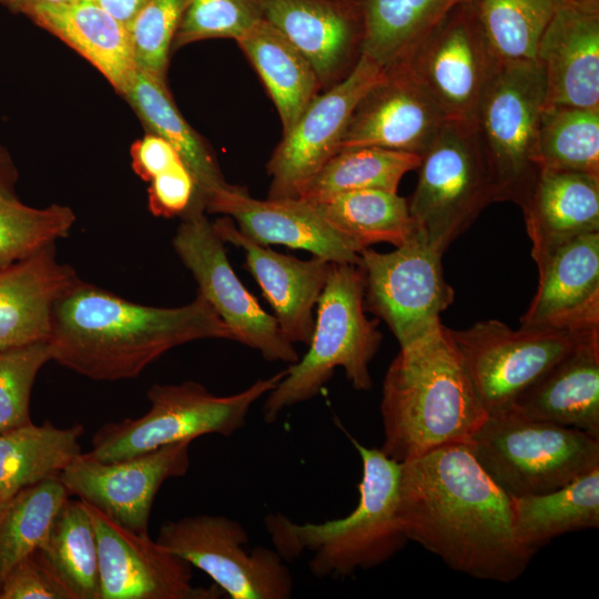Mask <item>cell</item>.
I'll list each match as a JSON object with an SVG mask.
<instances>
[{
    "label": "cell",
    "instance_id": "obj_1",
    "mask_svg": "<svg viewBox=\"0 0 599 599\" xmlns=\"http://www.w3.org/2000/svg\"><path fill=\"white\" fill-rule=\"evenodd\" d=\"M399 515L408 540L477 579L510 582L534 556L516 538L511 497L468 444L400 463Z\"/></svg>",
    "mask_w": 599,
    "mask_h": 599
},
{
    "label": "cell",
    "instance_id": "obj_2",
    "mask_svg": "<svg viewBox=\"0 0 599 599\" xmlns=\"http://www.w3.org/2000/svg\"><path fill=\"white\" fill-rule=\"evenodd\" d=\"M231 339L199 293L179 307L126 301L79 280L54 304L47 339L51 361L93 380L138 377L167 351L197 339Z\"/></svg>",
    "mask_w": 599,
    "mask_h": 599
},
{
    "label": "cell",
    "instance_id": "obj_3",
    "mask_svg": "<svg viewBox=\"0 0 599 599\" xmlns=\"http://www.w3.org/2000/svg\"><path fill=\"white\" fill-rule=\"evenodd\" d=\"M380 415V449L398 463L469 444L488 414L446 326L399 349L384 378Z\"/></svg>",
    "mask_w": 599,
    "mask_h": 599
},
{
    "label": "cell",
    "instance_id": "obj_4",
    "mask_svg": "<svg viewBox=\"0 0 599 599\" xmlns=\"http://www.w3.org/2000/svg\"><path fill=\"white\" fill-rule=\"evenodd\" d=\"M346 435L362 460L354 510L324 522L298 524L281 514L265 518L274 549L284 559L309 552L308 567L317 578H345L379 566L408 540L399 515L400 463Z\"/></svg>",
    "mask_w": 599,
    "mask_h": 599
},
{
    "label": "cell",
    "instance_id": "obj_5",
    "mask_svg": "<svg viewBox=\"0 0 599 599\" xmlns=\"http://www.w3.org/2000/svg\"><path fill=\"white\" fill-rule=\"evenodd\" d=\"M316 307L308 351L286 368L266 395L263 405L266 423L275 422L286 408L317 396L337 367L344 369L356 390L372 388L369 363L383 336L378 321L365 315L364 277L358 265L329 263Z\"/></svg>",
    "mask_w": 599,
    "mask_h": 599
},
{
    "label": "cell",
    "instance_id": "obj_6",
    "mask_svg": "<svg viewBox=\"0 0 599 599\" xmlns=\"http://www.w3.org/2000/svg\"><path fill=\"white\" fill-rule=\"evenodd\" d=\"M286 369L227 396H216L202 384H154L146 397L150 409L138 418L101 426L88 454L105 463L129 459L160 447L192 441L204 435L232 436L246 424L251 407L267 395Z\"/></svg>",
    "mask_w": 599,
    "mask_h": 599
},
{
    "label": "cell",
    "instance_id": "obj_7",
    "mask_svg": "<svg viewBox=\"0 0 599 599\" xmlns=\"http://www.w3.org/2000/svg\"><path fill=\"white\" fill-rule=\"evenodd\" d=\"M468 446L509 497L544 494L599 467V438L514 408L488 414Z\"/></svg>",
    "mask_w": 599,
    "mask_h": 599
},
{
    "label": "cell",
    "instance_id": "obj_8",
    "mask_svg": "<svg viewBox=\"0 0 599 599\" xmlns=\"http://www.w3.org/2000/svg\"><path fill=\"white\" fill-rule=\"evenodd\" d=\"M420 158L408 209L416 232L444 254L497 202L496 189L471 125L447 121Z\"/></svg>",
    "mask_w": 599,
    "mask_h": 599
},
{
    "label": "cell",
    "instance_id": "obj_9",
    "mask_svg": "<svg viewBox=\"0 0 599 599\" xmlns=\"http://www.w3.org/2000/svg\"><path fill=\"white\" fill-rule=\"evenodd\" d=\"M545 103V77L536 61L501 63L473 128L490 172L497 202L526 205L539 170L534 149Z\"/></svg>",
    "mask_w": 599,
    "mask_h": 599
},
{
    "label": "cell",
    "instance_id": "obj_10",
    "mask_svg": "<svg viewBox=\"0 0 599 599\" xmlns=\"http://www.w3.org/2000/svg\"><path fill=\"white\" fill-rule=\"evenodd\" d=\"M443 253L416 232L392 252H359L364 307L382 319L405 348L436 332L440 314L454 302L443 272Z\"/></svg>",
    "mask_w": 599,
    "mask_h": 599
},
{
    "label": "cell",
    "instance_id": "obj_11",
    "mask_svg": "<svg viewBox=\"0 0 599 599\" xmlns=\"http://www.w3.org/2000/svg\"><path fill=\"white\" fill-rule=\"evenodd\" d=\"M449 335L487 414L511 409L516 398L555 363L599 329H512L497 319Z\"/></svg>",
    "mask_w": 599,
    "mask_h": 599
},
{
    "label": "cell",
    "instance_id": "obj_12",
    "mask_svg": "<svg viewBox=\"0 0 599 599\" xmlns=\"http://www.w3.org/2000/svg\"><path fill=\"white\" fill-rule=\"evenodd\" d=\"M156 541L206 573L231 599L293 595L294 580L284 558L267 547L247 549V531L232 518L196 515L165 521Z\"/></svg>",
    "mask_w": 599,
    "mask_h": 599
},
{
    "label": "cell",
    "instance_id": "obj_13",
    "mask_svg": "<svg viewBox=\"0 0 599 599\" xmlns=\"http://www.w3.org/2000/svg\"><path fill=\"white\" fill-rule=\"evenodd\" d=\"M172 244L191 272L202 295L229 327L232 341L253 349L270 362L293 364L300 356L285 338L273 315L260 305L235 274L205 211L190 210L181 215Z\"/></svg>",
    "mask_w": 599,
    "mask_h": 599
},
{
    "label": "cell",
    "instance_id": "obj_14",
    "mask_svg": "<svg viewBox=\"0 0 599 599\" xmlns=\"http://www.w3.org/2000/svg\"><path fill=\"white\" fill-rule=\"evenodd\" d=\"M501 63L469 1L453 8L404 62L448 121L471 126Z\"/></svg>",
    "mask_w": 599,
    "mask_h": 599
},
{
    "label": "cell",
    "instance_id": "obj_15",
    "mask_svg": "<svg viewBox=\"0 0 599 599\" xmlns=\"http://www.w3.org/2000/svg\"><path fill=\"white\" fill-rule=\"evenodd\" d=\"M385 75L363 54L343 81L322 91L273 151L266 171L267 197L297 199L323 165L338 152L349 116L362 97Z\"/></svg>",
    "mask_w": 599,
    "mask_h": 599
},
{
    "label": "cell",
    "instance_id": "obj_16",
    "mask_svg": "<svg viewBox=\"0 0 599 599\" xmlns=\"http://www.w3.org/2000/svg\"><path fill=\"white\" fill-rule=\"evenodd\" d=\"M191 441L160 447L119 461H100L80 453L60 474L68 493L122 527L149 535L151 509L161 486L184 476Z\"/></svg>",
    "mask_w": 599,
    "mask_h": 599
},
{
    "label": "cell",
    "instance_id": "obj_17",
    "mask_svg": "<svg viewBox=\"0 0 599 599\" xmlns=\"http://www.w3.org/2000/svg\"><path fill=\"white\" fill-rule=\"evenodd\" d=\"M83 501V500H82ZM99 555L100 599H217L222 590L193 585L192 566L149 535L133 532L83 501Z\"/></svg>",
    "mask_w": 599,
    "mask_h": 599
},
{
    "label": "cell",
    "instance_id": "obj_18",
    "mask_svg": "<svg viewBox=\"0 0 599 599\" xmlns=\"http://www.w3.org/2000/svg\"><path fill=\"white\" fill-rule=\"evenodd\" d=\"M447 121L409 68L396 64L356 104L338 152L374 146L422 156Z\"/></svg>",
    "mask_w": 599,
    "mask_h": 599
},
{
    "label": "cell",
    "instance_id": "obj_19",
    "mask_svg": "<svg viewBox=\"0 0 599 599\" xmlns=\"http://www.w3.org/2000/svg\"><path fill=\"white\" fill-rule=\"evenodd\" d=\"M264 20L313 67L322 91L346 79L364 52L362 0H258Z\"/></svg>",
    "mask_w": 599,
    "mask_h": 599
},
{
    "label": "cell",
    "instance_id": "obj_20",
    "mask_svg": "<svg viewBox=\"0 0 599 599\" xmlns=\"http://www.w3.org/2000/svg\"><path fill=\"white\" fill-rule=\"evenodd\" d=\"M205 210L231 217L244 236L260 245L304 250L329 263H359L357 244L302 199L260 200L230 184L211 195Z\"/></svg>",
    "mask_w": 599,
    "mask_h": 599
},
{
    "label": "cell",
    "instance_id": "obj_21",
    "mask_svg": "<svg viewBox=\"0 0 599 599\" xmlns=\"http://www.w3.org/2000/svg\"><path fill=\"white\" fill-rule=\"evenodd\" d=\"M536 62L544 106L599 109V0H566L544 30Z\"/></svg>",
    "mask_w": 599,
    "mask_h": 599
},
{
    "label": "cell",
    "instance_id": "obj_22",
    "mask_svg": "<svg viewBox=\"0 0 599 599\" xmlns=\"http://www.w3.org/2000/svg\"><path fill=\"white\" fill-rule=\"evenodd\" d=\"M213 226L225 243L243 250L245 268L260 285L285 338L308 345L313 311L326 284L329 262L317 256L300 260L260 245L244 236L229 216L217 219Z\"/></svg>",
    "mask_w": 599,
    "mask_h": 599
},
{
    "label": "cell",
    "instance_id": "obj_23",
    "mask_svg": "<svg viewBox=\"0 0 599 599\" xmlns=\"http://www.w3.org/2000/svg\"><path fill=\"white\" fill-rule=\"evenodd\" d=\"M537 267V292L520 326L599 329V232L567 242Z\"/></svg>",
    "mask_w": 599,
    "mask_h": 599
},
{
    "label": "cell",
    "instance_id": "obj_24",
    "mask_svg": "<svg viewBox=\"0 0 599 599\" xmlns=\"http://www.w3.org/2000/svg\"><path fill=\"white\" fill-rule=\"evenodd\" d=\"M79 280L54 245L0 266V352L47 342L55 302Z\"/></svg>",
    "mask_w": 599,
    "mask_h": 599
},
{
    "label": "cell",
    "instance_id": "obj_25",
    "mask_svg": "<svg viewBox=\"0 0 599 599\" xmlns=\"http://www.w3.org/2000/svg\"><path fill=\"white\" fill-rule=\"evenodd\" d=\"M512 408L520 415L599 438V332L528 386Z\"/></svg>",
    "mask_w": 599,
    "mask_h": 599
},
{
    "label": "cell",
    "instance_id": "obj_26",
    "mask_svg": "<svg viewBox=\"0 0 599 599\" xmlns=\"http://www.w3.org/2000/svg\"><path fill=\"white\" fill-rule=\"evenodd\" d=\"M521 210L539 265L567 242L599 232V175L539 170Z\"/></svg>",
    "mask_w": 599,
    "mask_h": 599
},
{
    "label": "cell",
    "instance_id": "obj_27",
    "mask_svg": "<svg viewBox=\"0 0 599 599\" xmlns=\"http://www.w3.org/2000/svg\"><path fill=\"white\" fill-rule=\"evenodd\" d=\"M70 45L123 94L135 72L129 28L97 1L44 6L27 16Z\"/></svg>",
    "mask_w": 599,
    "mask_h": 599
},
{
    "label": "cell",
    "instance_id": "obj_28",
    "mask_svg": "<svg viewBox=\"0 0 599 599\" xmlns=\"http://www.w3.org/2000/svg\"><path fill=\"white\" fill-rule=\"evenodd\" d=\"M122 95L149 132L167 141L191 172L195 191L186 211L206 212V202L211 195L230 183L224 179L212 149L180 113L166 82L136 69Z\"/></svg>",
    "mask_w": 599,
    "mask_h": 599
},
{
    "label": "cell",
    "instance_id": "obj_29",
    "mask_svg": "<svg viewBox=\"0 0 599 599\" xmlns=\"http://www.w3.org/2000/svg\"><path fill=\"white\" fill-rule=\"evenodd\" d=\"M236 43L257 72L273 101L286 134L322 92L306 58L274 26L262 19Z\"/></svg>",
    "mask_w": 599,
    "mask_h": 599
},
{
    "label": "cell",
    "instance_id": "obj_30",
    "mask_svg": "<svg viewBox=\"0 0 599 599\" xmlns=\"http://www.w3.org/2000/svg\"><path fill=\"white\" fill-rule=\"evenodd\" d=\"M81 424L67 428L45 420L0 433V506L22 489L58 478L81 451Z\"/></svg>",
    "mask_w": 599,
    "mask_h": 599
},
{
    "label": "cell",
    "instance_id": "obj_31",
    "mask_svg": "<svg viewBox=\"0 0 599 599\" xmlns=\"http://www.w3.org/2000/svg\"><path fill=\"white\" fill-rule=\"evenodd\" d=\"M518 541L535 552L551 539L599 526V467L557 489L511 497Z\"/></svg>",
    "mask_w": 599,
    "mask_h": 599
},
{
    "label": "cell",
    "instance_id": "obj_32",
    "mask_svg": "<svg viewBox=\"0 0 599 599\" xmlns=\"http://www.w3.org/2000/svg\"><path fill=\"white\" fill-rule=\"evenodd\" d=\"M465 1L469 0H362L363 54L384 70L406 62L427 33Z\"/></svg>",
    "mask_w": 599,
    "mask_h": 599
},
{
    "label": "cell",
    "instance_id": "obj_33",
    "mask_svg": "<svg viewBox=\"0 0 599 599\" xmlns=\"http://www.w3.org/2000/svg\"><path fill=\"white\" fill-rule=\"evenodd\" d=\"M309 203L361 250L377 243L398 247L415 233L408 201L397 192L351 191Z\"/></svg>",
    "mask_w": 599,
    "mask_h": 599
},
{
    "label": "cell",
    "instance_id": "obj_34",
    "mask_svg": "<svg viewBox=\"0 0 599 599\" xmlns=\"http://www.w3.org/2000/svg\"><path fill=\"white\" fill-rule=\"evenodd\" d=\"M37 552L74 599H100L97 535L81 499L63 502Z\"/></svg>",
    "mask_w": 599,
    "mask_h": 599
},
{
    "label": "cell",
    "instance_id": "obj_35",
    "mask_svg": "<svg viewBox=\"0 0 599 599\" xmlns=\"http://www.w3.org/2000/svg\"><path fill=\"white\" fill-rule=\"evenodd\" d=\"M420 155L364 146L332 156L305 186L298 199L315 202L359 190L397 192L403 176L418 169Z\"/></svg>",
    "mask_w": 599,
    "mask_h": 599
},
{
    "label": "cell",
    "instance_id": "obj_36",
    "mask_svg": "<svg viewBox=\"0 0 599 599\" xmlns=\"http://www.w3.org/2000/svg\"><path fill=\"white\" fill-rule=\"evenodd\" d=\"M532 158L538 170L599 175V109L544 106Z\"/></svg>",
    "mask_w": 599,
    "mask_h": 599
},
{
    "label": "cell",
    "instance_id": "obj_37",
    "mask_svg": "<svg viewBox=\"0 0 599 599\" xmlns=\"http://www.w3.org/2000/svg\"><path fill=\"white\" fill-rule=\"evenodd\" d=\"M70 494L58 478L29 486L0 506V587L8 573L35 552Z\"/></svg>",
    "mask_w": 599,
    "mask_h": 599
},
{
    "label": "cell",
    "instance_id": "obj_38",
    "mask_svg": "<svg viewBox=\"0 0 599 599\" xmlns=\"http://www.w3.org/2000/svg\"><path fill=\"white\" fill-rule=\"evenodd\" d=\"M566 0H469L502 63L536 61L547 24Z\"/></svg>",
    "mask_w": 599,
    "mask_h": 599
},
{
    "label": "cell",
    "instance_id": "obj_39",
    "mask_svg": "<svg viewBox=\"0 0 599 599\" xmlns=\"http://www.w3.org/2000/svg\"><path fill=\"white\" fill-rule=\"evenodd\" d=\"M73 211L52 204L37 209L17 197L0 200V266L26 258L69 235Z\"/></svg>",
    "mask_w": 599,
    "mask_h": 599
},
{
    "label": "cell",
    "instance_id": "obj_40",
    "mask_svg": "<svg viewBox=\"0 0 599 599\" xmlns=\"http://www.w3.org/2000/svg\"><path fill=\"white\" fill-rule=\"evenodd\" d=\"M185 6L186 0H145L128 26L136 69L165 81Z\"/></svg>",
    "mask_w": 599,
    "mask_h": 599
},
{
    "label": "cell",
    "instance_id": "obj_41",
    "mask_svg": "<svg viewBox=\"0 0 599 599\" xmlns=\"http://www.w3.org/2000/svg\"><path fill=\"white\" fill-rule=\"evenodd\" d=\"M262 19L258 0H186L172 50L214 38L236 41Z\"/></svg>",
    "mask_w": 599,
    "mask_h": 599
},
{
    "label": "cell",
    "instance_id": "obj_42",
    "mask_svg": "<svg viewBox=\"0 0 599 599\" xmlns=\"http://www.w3.org/2000/svg\"><path fill=\"white\" fill-rule=\"evenodd\" d=\"M49 361L47 342L0 352V433L32 422V387L39 370Z\"/></svg>",
    "mask_w": 599,
    "mask_h": 599
},
{
    "label": "cell",
    "instance_id": "obj_43",
    "mask_svg": "<svg viewBox=\"0 0 599 599\" xmlns=\"http://www.w3.org/2000/svg\"><path fill=\"white\" fill-rule=\"evenodd\" d=\"M0 599H74L35 551L20 561L0 587Z\"/></svg>",
    "mask_w": 599,
    "mask_h": 599
},
{
    "label": "cell",
    "instance_id": "obj_44",
    "mask_svg": "<svg viewBox=\"0 0 599 599\" xmlns=\"http://www.w3.org/2000/svg\"><path fill=\"white\" fill-rule=\"evenodd\" d=\"M194 191V179L181 163L150 181L149 207L156 216H181L187 210Z\"/></svg>",
    "mask_w": 599,
    "mask_h": 599
},
{
    "label": "cell",
    "instance_id": "obj_45",
    "mask_svg": "<svg viewBox=\"0 0 599 599\" xmlns=\"http://www.w3.org/2000/svg\"><path fill=\"white\" fill-rule=\"evenodd\" d=\"M131 156L135 173L149 182L158 174L184 163L167 141L150 132L132 145Z\"/></svg>",
    "mask_w": 599,
    "mask_h": 599
},
{
    "label": "cell",
    "instance_id": "obj_46",
    "mask_svg": "<svg viewBox=\"0 0 599 599\" xmlns=\"http://www.w3.org/2000/svg\"><path fill=\"white\" fill-rule=\"evenodd\" d=\"M104 10L119 21L129 26L132 18L145 0H95Z\"/></svg>",
    "mask_w": 599,
    "mask_h": 599
},
{
    "label": "cell",
    "instance_id": "obj_47",
    "mask_svg": "<svg viewBox=\"0 0 599 599\" xmlns=\"http://www.w3.org/2000/svg\"><path fill=\"white\" fill-rule=\"evenodd\" d=\"M17 171L7 151L0 146V200L17 197L14 184Z\"/></svg>",
    "mask_w": 599,
    "mask_h": 599
},
{
    "label": "cell",
    "instance_id": "obj_48",
    "mask_svg": "<svg viewBox=\"0 0 599 599\" xmlns=\"http://www.w3.org/2000/svg\"><path fill=\"white\" fill-rule=\"evenodd\" d=\"M74 0H0V4L13 13L28 16L37 8L72 2Z\"/></svg>",
    "mask_w": 599,
    "mask_h": 599
},
{
    "label": "cell",
    "instance_id": "obj_49",
    "mask_svg": "<svg viewBox=\"0 0 599 599\" xmlns=\"http://www.w3.org/2000/svg\"><path fill=\"white\" fill-rule=\"evenodd\" d=\"M78 1H95V0H78Z\"/></svg>",
    "mask_w": 599,
    "mask_h": 599
}]
</instances>
